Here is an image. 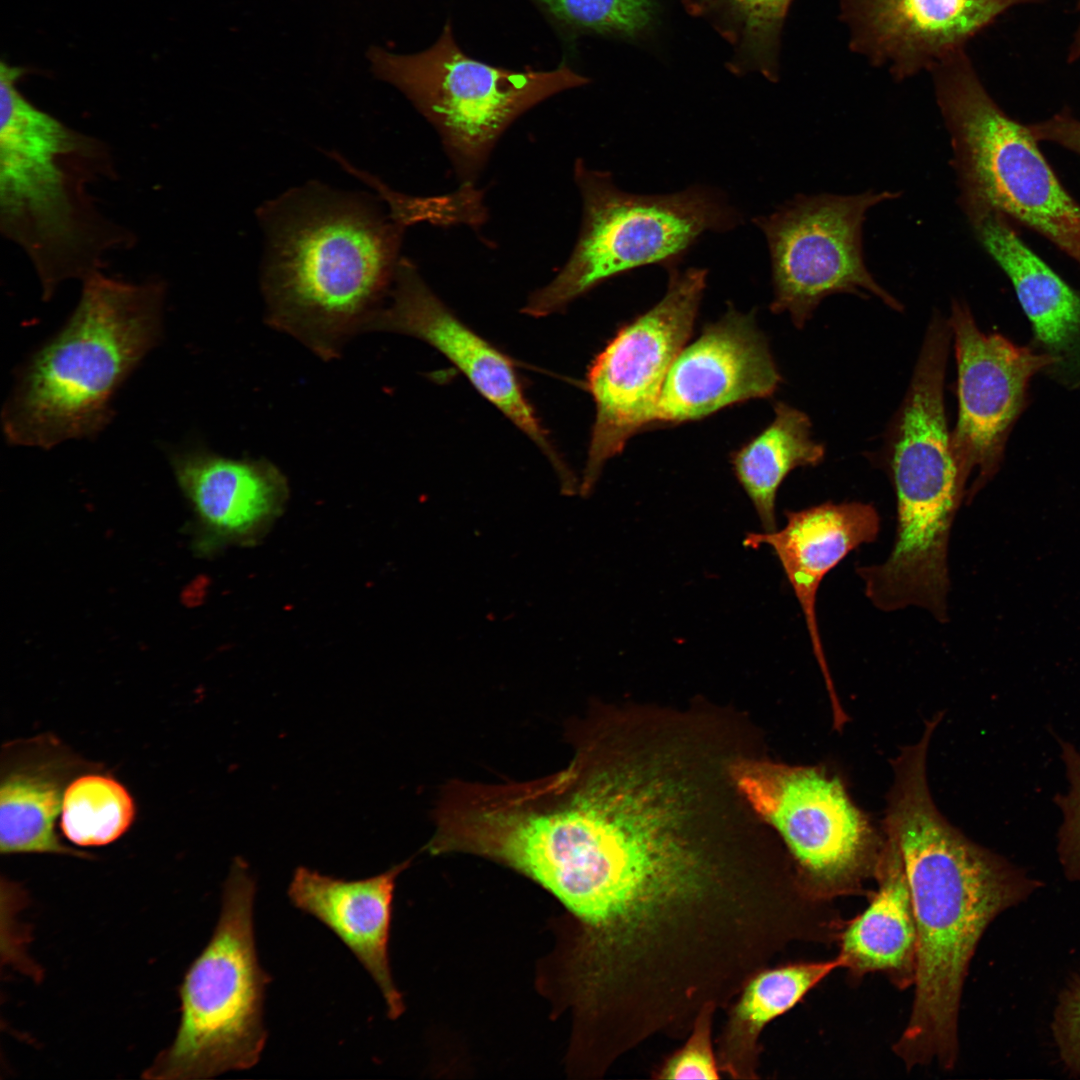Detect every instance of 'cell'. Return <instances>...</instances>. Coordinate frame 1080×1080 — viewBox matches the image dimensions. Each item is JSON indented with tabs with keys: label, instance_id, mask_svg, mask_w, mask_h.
I'll list each match as a JSON object with an SVG mask.
<instances>
[{
	"label": "cell",
	"instance_id": "obj_22",
	"mask_svg": "<svg viewBox=\"0 0 1080 1080\" xmlns=\"http://www.w3.org/2000/svg\"><path fill=\"white\" fill-rule=\"evenodd\" d=\"M837 968H841V961L836 955L828 961L767 967L753 975L732 1002L717 1040L720 1071L731 1079L759 1078V1039L764 1028Z\"/></svg>",
	"mask_w": 1080,
	"mask_h": 1080
},
{
	"label": "cell",
	"instance_id": "obj_23",
	"mask_svg": "<svg viewBox=\"0 0 1080 1080\" xmlns=\"http://www.w3.org/2000/svg\"><path fill=\"white\" fill-rule=\"evenodd\" d=\"M824 456L809 417L783 402L775 405L772 422L731 455L735 476L765 532L777 529L776 497L786 476L797 467L818 465Z\"/></svg>",
	"mask_w": 1080,
	"mask_h": 1080
},
{
	"label": "cell",
	"instance_id": "obj_25",
	"mask_svg": "<svg viewBox=\"0 0 1080 1080\" xmlns=\"http://www.w3.org/2000/svg\"><path fill=\"white\" fill-rule=\"evenodd\" d=\"M100 769L77 775L67 785L60 813V829L80 847L110 844L132 825L136 806L127 788Z\"/></svg>",
	"mask_w": 1080,
	"mask_h": 1080
},
{
	"label": "cell",
	"instance_id": "obj_14",
	"mask_svg": "<svg viewBox=\"0 0 1080 1080\" xmlns=\"http://www.w3.org/2000/svg\"><path fill=\"white\" fill-rule=\"evenodd\" d=\"M1041 0H838L848 48L895 81L930 72L1009 9Z\"/></svg>",
	"mask_w": 1080,
	"mask_h": 1080
},
{
	"label": "cell",
	"instance_id": "obj_10",
	"mask_svg": "<svg viewBox=\"0 0 1080 1080\" xmlns=\"http://www.w3.org/2000/svg\"><path fill=\"white\" fill-rule=\"evenodd\" d=\"M900 196L890 190L797 195L772 213L754 218L771 258L772 312L788 313L802 328L821 301L837 293L874 296L902 311L903 305L867 268L863 249L868 211Z\"/></svg>",
	"mask_w": 1080,
	"mask_h": 1080
},
{
	"label": "cell",
	"instance_id": "obj_16",
	"mask_svg": "<svg viewBox=\"0 0 1080 1080\" xmlns=\"http://www.w3.org/2000/svg\"><path fill=\"white\" fill-rule=\"evenodd\" d=\"M786 524L772 532H750L743 545H768L777 556L802 610L812 649L832 703L840 711L828 669L817 620V593L822 580L849 553L876 540L880 516L870 503L824 502L787 511Z\"/></svg>",
	"mask_w": 1080,
	"mask_h": 1080
},
{
	"label": "cell",
	"instance_id": "obj_19",
	"mask_svg": "<svg viewBox=\"0 0 1080 1080\" xmlns=\"http://www.w3.org/2000/svg\"><path fill=\"white\" fill-rule=\"evenodd\" d=\"M409 864L410 860L358 880L298 867L288 887L290 902L330 929L370 974L391 1019L404 1011L388 956L393 897L396 879Z\"/></svg>",
	"mask_w": 1080,
	"mask_h": 1080
},
{
	"label": "cell",
	"instance_id": "obj_11",
	"mask_svg": "<svg viewBox=\"0 0 1080 1080\" xmlns=\"http://www.w3.org/2000/svg\"><path fill=\"white\" fill-rule=\"evenodd\" d=\"M659 302L623 326L594 358L586 387L596 406L582 489L591 490L605 463L652 425L667 373L689 339L707 271L667 268Z\"/></svg>",
	"mask_w": 1080,
	"mask_h": 1080
},
{
	"label": "cell",
	"instance_id": "obj_2",
	"mask_svg": "<svg viewBox=\"0 0 1080 1080\" xmlns=\"http://www.w3.org/2000/svg\"><path fill=\"white\" fill-rule=\"evenodd\" d=\"M261 287L266 322L323 360L385 304L405 225L358 194L309 184L265 204Z\"/></svg>",
	"mask_w": 1080,
	"mask_h": 1080
},
{
	"label": "cell",
	"instance_id": "obj_7",
	"mask_svg": "<svg viewBox=\"0 0 1080 1080\" xmlns=\"http://www.w3.org/2000/svg\"><path fill=\"white\" fill-rule=\"evenodd\" d=\"M574 180L582 223L573 251L557 275L528 298L523 312L547 316L602 282L645 265L675 264L706 232H726L740 214L711 188L692 186L661 195L620 190L610 173L577 159Z\"/></svg>",
	"mask_w": 1080,
	"mask_h": 1080
},
{
	"label": "cell",
	"instance_id": "obj_31",
	"mask_svg": "<svg viewBox=\"0 0 1080 1080\" xmlns=\"http://www.w3.org/2000/svg\"><path fill=\"white\" fill-rule=\"evenodd\" d=\"M1077 8H1078L1079 16H1080V0H1078ZM1067 58H1068L1069 62H1074V61L1080 59V21H1079L1078 27H1077V29H1076V31L1074 33L1072 43H1071V45L1069 47V52H1068Z\"/></svg>",
	"mask_w": 1080,
	"mask_h": 1080
},
{
	"label": "cell",
	"instance_id": "obj_18",
	"mask_svg": "<svg viewBox=\"0 0 1080 1080\" xmlns=\"http://www.w3.org/2000/svg\"><path fill=\"white\" fill-rule=\"evenodd\" d=\"M968 222L1009 278L1032 325L1036 350L1052 360L1048 374L1065 387L1080 388V291L1023 242L1005 215L991 211Z\"/></svg>",
	"mask_w": 1080,
	"mask_h": 1080
},
{
	"label": "cell",
	"instance_id": "obj_15",
	"mask_svg": "<svg viewBox=\"0 0 1080 1080\" xmlns=\"http://www.w3.org/2000/svg\"><path fill=\"white\" fill-rule=\"evenodd\" d=\"M781 375L751 313L730 309L684 346L665 378L653 424H680L767 398Z\"/></svg>",
	"mask_w": 1080,
	"mask_h": 1080
},
{
	"label": "cell",
	"instance_id": "obj_13",
	"mask_svg": "<svg viewBox=\"0 0 1080 1080\" xmlns=\"http://www.w3.org/2000/svg\"><path fill=\"white\" fill-rule=\"evenodd\" d=\"M371 330L413 336L436 348L542 450L567 483L572 481L526 398L511 360L466 326L409 259H400L389 296L370 323Z\"/></svg>",
	"mask_w": 1080,
	"mask_h": 1080
},
{
	"label": "cell",
	"instance_id": "obj_27",
	"mask_svg": "<svg viewBox=\"0 0 1080 1080\" xmlns=\"http://www.w3.org/2000/svg\"><path fill=\"white\" fill-rule=\"evenodd\" d=\"M715 1004L705 1005L697 1014L685 1044L660 1066L657 1079H719L720 1068L712 1043Z\"/></svg>",
	"mask_w": 1080,
	"mask_h": 1080
},
{
	"label": "cell",
	"instance_id": "obj_24",
	"mask_svg": "<svg viewBox=\"0 0 1080 1080\" xmlns=\"http://www.w3.org/2000/svg\"><path fill=\"white\" fill-rule=\"evenodd\" d=\"M793 0H682L693 16L709 21L733 48L735 74L779 78L781 36Z\"/></svg>",
	"mask_w": 1080,
	"mask_h": 1080
},
{
	"label": "cell",
	"instance_id": "obj_17",
	"mask_svg": "<svg viewBox=\"0 0 1080 1080\" xmlns=\"http://www.w3.org/2000/svg\"><path fill=\"white\" fill-rule=\"evenodd\" d=\"M50 734L10 741L0 762V851L87 857L65 845L55 829L65 789L77 775L94 769Z\"/></svg>",
	"mask_w": 1080,
	"mask_h": 1080
},
{
	"label": "cell",
	"instance_id": "obj_5",
	"mask_svg": "<svg viewBox=\"0 0 1080 1080\" xmlns=\"http://www.w3.org/2000/svg\"><path fill=\"white\" fill-rule=\"evenodd\" d=\"M929 74L950 139L957 201L967 220L999 212L1043 236L1080 266V204L1028 126L997 104L966 49Z\"/></svg>",
	"mask_w": 1080,
	"mask_h": 1080
},
{
	"label": "cell",
	"instance_id": "obj_8",
	"mask_svg": "<svg viewBox=\"0 0 1080 1080\" xmlns=\"http://www.w3.org/2000/svg\"><path fill=\"white\" fill-rule=\"evenodd\" d=\"M375 75L397 87L437 131L460 186H475L504 132L525 112L589 79L566 64L510 70L461 50L448 21L428 49L398 55L373 47Z\"/></svg>",
	"mask_w": 1080,
	"mask_h": 1080
},
{
	"label": "cell",
	"instance_id": "obj_6",
	"mask_svg": "<svg viewBox=\"0 0 1080 1080\" xmlns=\"http://www.w3.org/2000/svg\"><path fill=\"white\" fill-rule=\"evenodd\" d=\"M255 893L248 864L235 858L212 937L180 987L176 1036L145 1071V1078L206 1079L249 1069L259 1061L267 1040L263 1016L271 977L257 955Z\"/></svg>",
	"mask_w": 1080,
	"mask_h": 1080
},
{
	"label": "cell",
	"instance_id": "obj_21",
	"mask_svg": "<svg viewBox=\"0 0 1080 1080\" xmlns=\"http://www.w3.org/2000/svg\"><path fill=\"white\" fill-rule=\"evenodd\" d=\"M883 834L873 877L876 890L864 911L845 922L837 956L854 980L881 972L905 989L915 981L917 927L900 849L893 837Z\"/></svg>",
	"mask_w": 1080,
	"mask_h": 1080
},
{
	"label": "cell",
	"instance_id": "obj_1",
	"mask_svg": "<svg viewBox=\"0 0 1080 1080\" xmlns=\"http://www.w3.org/2000/svg\"><path fill=\"white\" fill-rule=\"evenodd\" d=\"M929 744L923 736L893 760L882 826L900 849L917 927L913 1004L893 1050L908 1068L936 1061L952 1069L962 990L977 945L998 915L1040 883L939 812L927 780Z\"/></svg>",
	"mask_w": 1080,
	"mask_h": 1080
},
{
	"label": "cell",
	"instance_id": "obj_30",
	"mask_svg": "<svg viewBox=\"0 0 1080 1080\" xmlns=\"http://www.w3.org/2000/svg\"><path fill=\"white\" fill-rule=\"evenodd\" d=\"M1027 126L1038 142H1051L1080 156V120L1070 111L1064 109Z\"/></svg>",
	"mask_w": 1080,
	"mask_h": 1080
},
{
	"label": "cell",
	"instance_id": "obj_4",
	"mask_svg": "<svg viewBox=\"0 0 1080 1080\" xmlns=\"http://www.w3.org/2000/svg\"><path fill=\"white\" fill-rule=\"evenodd\" d=\"M166 290L102 271L85 279L64 326L16 372L1 412L8 443L50 449L101 433L114 395L160 340Z\"/></svg>",
	"mask_w": 1080,
	"mask_h": 1080
},
{
	"label": "cell",
	"instance_id": "obj_20",
	"mask_svg": "<svg viewBox=\"0 0 1080 1080\" xmlns=\"http://www.w3.org/2000/svg\"><path fill=\"white\" fill-rule=\"evenodd\" d=\"M169 456L201 524L220 540L256 539L288 497L286 478L266 459H234L200 445L173 450Z\"/></svg>",
	"mask_w": 1080,
	"mask_h": 1080
},
{
	"label": "cell",
	"instance_id": "obj_28",
	"mask_svg": "<svg viewBox=\"0 0 1080 1080\" xmlns=\"http://www.w3.org/2000/svg\"><path fill=\"white\" fill-rule=\"evenodd\" d=\"M1068 789L1057 797L1062 812L1057 854L1064 875L1080 881V752L1069 743L1061 744Z\"/></svg>",
	"mask_w": 1080,
	"mask_h": 1080
},
{
	"label": "cell",
	"instance_id": "obj_12",
	"mask_svg": "<svg viewBox=\"0 0 1080 1080\" xmlns=\"http://www.w3.org/2000/svg\"><path fill=\"white\" fill-rule=\"evenodd\" d=\"M957 364V422L950 432L963 479L975 472L972 497L999 469L1009 434L1023 412L1031 379L1051 358L998 333L981 331L968 307L953 300L948 319Z\"/></svg>",
	"mask_w": 1080,
	"mask_h": 1080
},
{
	"label": "cell",
	"instance_id": "obj_3",
	"mask_svg": "<svg viewBox=\"0 0 1080 1080\" xmlns=\"http://www.w3.org/2000/svg\"><path fill=\"white\" fill-rule=\"evenodd\" d=\"M24 69L0 66V231L30 260L49 301L68 280L102 271L136 235L97 207L89 186L117 177L111 148L31 103Z\"/></svg>",
	"mask_w": 1080,
	"mask_h": 1080
},
{
	"label": "cell",
	"instance_id": "obj_29",
	"mask_svg": "<svg viewBox=\"0 0 1080 1080\" xmlns=\"http://www.w3.org/2000/svg\"><path fill=\"white\" fill-rule=\"evenodd\" d=\"M1052 1033L1063 1064L1080 1077V973L1059 997Z\"/></svg>",
	"mask_w": 1080,
	"mask_h": 1080
},
{
	"label": "cell",
	"instance_id": "obj_26",
	"mask_svg": "<svg viewBox=\"0 0 1080 1080\" xmlns=\"http://www.w3.org/2000/svg\"><path fill=\"white\" fill-rule=\"evenodd\" d=\"M558 24L576 32L634 37L652 24L657 0H535Z\"/></svg>",
	"mask_w": 1080,
	"mask_h": 1080
},
{
	"label": "cell",
	"instance_id": "obj_9",
	"mask_svg": "<svg viewBox=\"0 0 1080 1080\" xmlns=\"http://www.w3.org/2000/svg\"><path fill=\"white\" fill-rule=\"evenodd\" d=\"M737 789L784 840L802 889L830 902L866 894L884 834L850 798L844 783L820 766L739 761L730 768Z\"/></svg>",
	"mask_w": 1080,
	"mask_h": 1080
}]
</instances>
